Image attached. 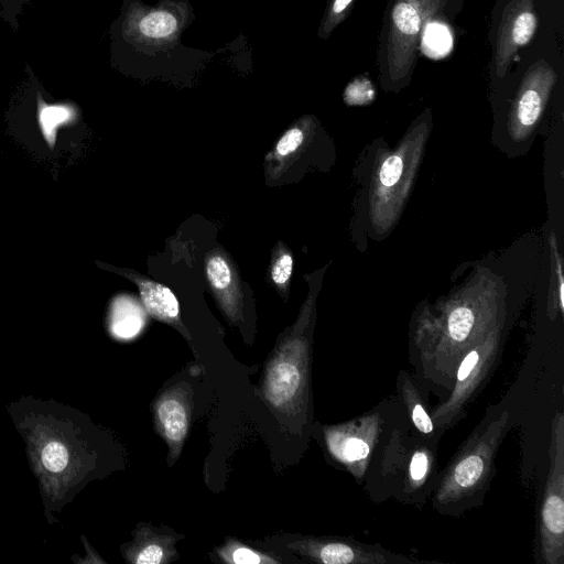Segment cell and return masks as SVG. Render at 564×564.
<instances>
[{"label": "cell", "mask_w": 564, "mask_h": 564, "mask_svg": "<svg viewBox=\"0 0 564 564\" xmlns=\"http://www.w3.org/2000/svg\"><path fill=\"white\" fill-rule=\"evenodd\" d=\"M25 444L48 524L104 469L101 432L79 410L24 395L7 405Z\"/></svg>", "instance_id": "6da1fadb"}, {"label": "cell", "mask_w": 564, "mask_h": 564, "mask_svg": "<svg viewBox=\"0 0 564 564\" xmlns=\"http://www.w3.org/2000/svg\"><path fill=\"white\" fill-rule=\"evenodd\" d=\"M466 0H388L377 45L381 87L399 91L415 72L423 33L432 22L453 21Z\"/></svg>", "instance_id": "7a4b0ae2"}, {"label": "cell", "mask_w": 564, "mask_h": 564, "mask_svg": "<svg viewBox=\"0 0 564 564\" xmlns=\"http://www.w3.org/2000/svg\"><path fill=\"white\" fill-rule=\"evenodd\" d=\"M539 21L535 0L496 1L488 36V75L495 90L508 87L516 57L535 37Z\"/></svg>", "instance_id": "3957f363"}, {"label": "cell", "mask_w": 564, "mask_h": 564, "mask_svg": "<svg viewBox=\"0 0 564 564\" xmlns=\"http://www.w3.org/2000/svg\"><path fill=\"white\" fill-rule=\"evenodd\" d=\"M305 343L288 337L268 366L264 394L280 410H291L301 397L305 379Z\"/></svg>", "instance_id": "277c9868"}, {"label": "cell", "mask_w": 564, "mask_h": 564, "mask_svg": "<svg viewBox=\"0 0 564 564\" xmlns=\"http://www.w3.org/2000/svg\"><path fill=\"white\" fill-rule=\"evenodd\" d=\"M206 280L230 321H238L241 310V288L231 261L224 251L212 250L205 259Z\"/></svg>", "instance_id": "5b68a950"}, {"label": "cell", "mask_w": 564, "mask_h": 564, "mask_svg": "<svg viewBox=\"0 0 564 564\" xmlns=\"http://www.w3.org/2000/svg\"><path fill=\"white\" fill-rule=\"evenodd\" d=\"M116 271L137 284L140 299L150 315L171 325L181 324L180 303L169 286L130 269Z\"/></svg>", "instance_id": "8992f818"}, {"label": "cell", "mask_w": 564, "mask_h": 564, "mask_svg": "<svg viewBox=\"0 0 564 564\" xmlns=\"http://www.w3.org/2000/svg\"><path fill=\"white\" fill-rule=\"evenodd\" d=\"M156 414L171 448L177 451L188 429L186 405L180 397L173 393L166 394L158 403Z\"/></svg>", "instance_id": "52a82bcc"}, {"label": "cell", "mask_w": 564, "mask_h": 564, "mask_svg": "<svg viewBox=\"0 0 564 564\" xmlns=\"http://www.w3.org/2000/svg\"><path fill=\"white\" fill-rule=\"evenodd\" d=\"M143 325L140 310L123 297H118L111 305L109 329L116 338H133Z\"/></svg>", "instance_id": "ba28073f"}, {"label": "cell", "mask_w": 564, "mask_h": 564, "mask_svg": "<svg viewBox=\"0 0 564 564\" xmlns=\"http://www.w3.org/2000/svg\"><path fill=\"white\" fill-rule=\"evenodd\" d=\"M180 22L165 9H154L143 14L138 23V30L142 36L161 40L170 37L177 30Z\"/></svg>", "instance_id": "9c48e42d"}, {"label": "cell", "mask_w": 564, "mask_h": 564, "mask_svg": "<svg viewBox=\"0 0 564 564\" xmlns=\"http://www.w3.org/2000/svg\"><path fill=\"white\" fill-rule=\"evenodd\" d=\"M292 271L293 257L291 251L283 243L276 245L270 267V278L283 296H288Z\"/></svg>", "instance_id": "30bf717a"}, {"label": "cell", "mask_w": 564, "mask_h": 564, "mask_svg": "<svg viewBox=\"0 0 564 564\" xmlns=\"http://www.w3.org/2000/svg\"><path fill=\"white\" fill-rule=\"evenodd\" d=\"M72 119V110L64 106H42L39 112L41 131L52 149L55 144L58 128Z\"/></svg>", "instance_id": "8fae6325"}, {"label": "cell", "mask_w": 564, "mask_h": 564, "mask_svg": "<svg viewBox=\"0 0 564 564\" xmlns=\"http://www.w3.org/2000/svg\"><path fill=\"white\" fill-rule=\"evenodd\" d=\"M356 0H328L317 35L326 40L346 20Z\"/></svg>", "instance_id": "7c38bea8"}, {"label": "cell", "mask_w": 564, "mask_h": 564, "mask_svg": "<svg viewBox=\"0 0 564 564\" xmlns=\"http://www.w3.org/2000/svg\"><path fill=\"white\" fill-rule=\"evenodd\" d=\"M543 523L552 534L562 536L564 530V501L562 491L549 494L543 506Z\"/></svg>", "instance_id": "4fadbf2b"}, {"label": "cell", "mask_w": 564, "mask_h": 564, "mask_svg": "<svg viewBox=\"0 0 564 564\" xmlns=\"http://www.w3.org/2000/svg\"><path fill=\"white\" fill-rule=\"evenodd\" d=\"M484 471V459L479 455H470L462 459L455 470L454 479L462 487H469L480 478Z\"/></svg>", "instance_id": "5bb4252c"}, {"label": "cell", "mask_w": 564, "mask_h": 564, "mask_svg": "<svg viewBox=\"0 0 564 564\" xmlns=\"http://www.w3.org/2000/svg\"><path fill=\"white\" fill-rule=\"evenodd\" d=\"M304 139L305 132L301 127L290 128L276 142L272 153L273 156L278 160L290 159L301 148Z\"/></svg>", "instance_id": "9a60e30c"}, {"label": "cell", "mask_w": 564, "mask_h": 564, "mask_svg": "<svg viewBox=\"0 0 564 564\" xmlns=\"http://www.w3.org/2000/svg\"><path fill=\"white\" fill-rule=\"evenodd\" d=\"M474 324V315L467 307L455 308L448 317V333L456 341H463L469 335Z\"/></svg>", "instance_id": "2e32d148"}, {"label": "cell", "mask_w": 564, "mask_h": 564, "mask_svg": "<svg viewBox=\"0 0 564 564\" xmlns=\"http://www.w3.org/2000/svg\"><path fill=\"white\" fill-rule=\"evenodd\" d=\"M318 560L326 564H344L356 562L358 554L349 545L343 543H328L317 552Z\"/></svg>", "instance_id": "e0dca14e"}, {"label": "cell", "mask_w": 564, "mask_h": 564, "mask_svg": "<svg viewBox=\"0 0 564 564\" xmlns=\"http://www.w3.org/2000/svg\"><path fill=\"white\" fill-rule=\"evenodd\" d=\"M165 551L160 543L148 542L132 553L130 558L137 564H159L165 560Z\"/></svg>", "instance_id": "ac0fdd59"}, {"label": "cell", "mask_w": 564, "mask_h": 564, "mask_svg": "<svg viewBox=\"0 0 564 564\" xmlns=\"http://www.w3.org/2000/svg\"><path fill=\"white\" fill-rule=\"evenodd\" d=\"M403 170V161L401 156L393 154L386 159L381 165L379 178L381 185L391 187L398 183Z\"/></svg>", "instance_id": "d6986e66"}, {"label": "cell", "mask_w": 564, "mask_h": 564, "mask_svg": "<svg viewBox=\"0 0 564 564\" xmlns=\"http://www.w3.org/2000/svg\"><path fill=\"white\" fill-rule=\"evenodd\" d=\"M228 561L237 564H256V563H274L275 561L245 546L232 547L226 555Z\"/></svg>", "instance_id": "ffe728a7"}, {"label": "cell", "mask_w": 564, "mask_h": 564, "mask_svg": "<svg viewBox=\"0 0 564 564\" xmlns=\"http://www.w3.org/2000/svg\"><path fill=\"white\" fill-rule=\"evenodd\" d=\"M369 446L359 438H348L341 446V455L347 460H358L366 458L369 454Z\"/></svg>", "instance_id": "44dd1931"}, {"label": "cell", "mask_w": 564, "mask_h": 564, "mask_svg": "<svg viewBox=\"0 0 564 564\" xmlns=\"http://www.w3.org/2000/svg\"><path fill=\"white\" fill-rule=\"evenodd\" d=\"M412 419L415 426L423 433L433 431V423L421 404H415L412 410Z\"/></svg>", "instance_id": "7402d4cb"}, {"label": "cell", "mask_w": 564, "mask_h": 564, "mask_svg": "<svg viewBox=\"0 0 564 564\" xmlns=\"http://www.w3.org/2000/svg\"><path fill=\"white\" fill-rule=\"evenodd\" d=\"M427 469V457L424 453L417 452L411 462L410 474L414 480H421Z\"/></svg>", "instance_id": "603a6c76"}, {"label": "cell", "mask_w": 564, "mask_h": 564, "mask_svg": "<svg viewBox=\"0 0 564 564\" xmlns=\"http://www.w3.org/2000/svg\"><path fill=\"white\" fill-rule=\"evenodd\" d=\"M477 361H478V352L477 351L469 352L463 360V362L457 371V379L459 381L465 380L469 376V373L471 372L474 367L476 366Z\"/></svg>", "instance_id": "cb8c5ba5"}, {"label": "cell", "mask_w": 564, "mask_h": 564, "mask_svg": "<svg viewBox=\"0 0 564 564\" xmlns=\"http://www.w3.org/2000/svg\"><path fill=\"white\" fill-rule=\"evenodd\" d=\"M80 540H82L83 544L85 545L86 557L85 558H80V560L76 561L75 563L83 564V563H99V562H104V560H101L98 556V554L96 553V551L91 547L90 543L87 541V539L85 538L84 534H82Z\"/></svg>", "instance_id": "d4e9b609"}]
</instances>
